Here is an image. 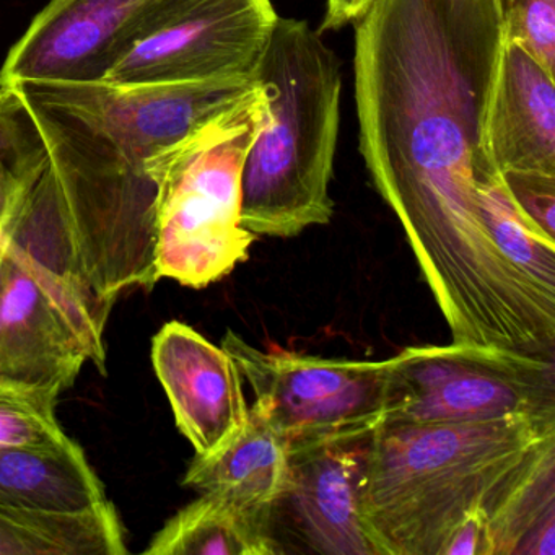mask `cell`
I'll list each match as a JSON object with an SVG mask.
<instances>
[{"label": "cell", "mask_w": 555, "mask_h": 555, "mask_svg": "<svg viewBox=\"0 0 555 555\" xmlns=\"http://www.w3.org/2000/svg\"><path fill=\"white\" fill-rule=\"evenodd\" d=\"M353 24L360 152L454 343L552 359L555 298L509 264L477 206L499 2L375 0Z\"/></svg>", "instance_id": "cell-1"}, {"label": "cell", "mask_w": 555, "mask_h": 555, "mask_svg": "<svg viewBox=\"0 0 555 555\" xmlns=\"http://www.w3.org/2000/svg\"><path fill=\"white\" fill-rule=\"evenodd\" d=\"M357 502L375 555H447L473 521L487 555H554L555 415L382 425Z\"/></svg>", "instance_id": "cell-2"}, {"label": "cell", "mask_w": 555, "mask_h": 555, "mask_svg": "<svg viewBox=\"0 0 555 555\" xmlns=\"http://www.w3.org/2000/svg\"><path fill=\"white\" fill-rule=\"evenodd\" d=\"M22 96L48 158L9 196L0 235L63 279L106 327L125 292L157 284L154 183L105 139Z\"/></svg>", "instance_id": "cell-3"}, {"label": "cell", "mask_w": 555, "mask_h": 555, "mask_svg": "<svg viewBox=\"0 0 555 555\" xmlns=\"http://www.w3.org/2000/svg\"><path fill=\"white\" fill-rule=\"evenodd\" d=\"M253 76L264 119L243 165L242 223L292 238L333 219L340 63L307 22L279 17Z\"/></svg>", "instance_id": "cell-4"}, {"label": "cell", "mask_w": 555, "mask_h": 555, "mask_svg": "<svg viewBox=\"0 0 555 555\" xmlns=\"http://www.w3.org/2000/svg\"><path fill=\"white\" fill-rule=\"evenodd\" d=\"M264 119L258 90L145 165L155 186V279L204 288L248 259L258 236L242 223V171Z\"/></svg>", "instance_id": "cell-5"}, {"label": "cell", "mask_w": 555, "mask_h": 555, "mask_svg": "<svg viewBox=\"0 0 555 555\" xmlns=\"http://www.w3.org/2000/svg\"><path fill=\"white\" fill-rule=\"evenodd\" d=\"M385 424L555 415V360L486 344L408 347L386 359Z\"/></svg>", "instance_id": "cell-6"}, {"label": "cell", "mask_w": 555, "mask_h": 555, "mask_svg": "<svg viewBox=\"0 0 555 555\" xmlns=\"http://www.w3.org/2000/svg\"><path fill=\"white\" fill-rule=\"evenodd\" d=\"M222 347L287 440L292 456L369 440L386 422L385 360L256 349L233 331Z\"/></svg>", "instance_id": "cell-7"}, {"label": "cell", "mask_w": 555, "mask_h": 555, "mask_svg": "<svg viewBox=\"0 0 555 555\" xmlns=\"http://www.w3.org/2000/svg\"><path fill=\"white\" fill-rule=\"evenodd\" d=\"M27 99L105 139L129 165H145L251 99L255 76L203 82H47L14 86Z\"/></svg>", "instance_id": "cell-8"}, {"label": "cell", "mask_w": 555, "mask_h": 555, "mask_svg": "<svg viewBox=\"0 0 555 555\" xmlns=\"http://www.w3.org/2000/svg\"><path fill=\"white\" fill-rule=\"evenodd\" d=\"M87 362L105 375V326L63 279L0 235V379L60 398Z\"/></svg>", "instance_id": "cell-9"}, {"label": "cell", "mask_w": 555, "mask_h": 555, "mask_svg": "<svg viewBox=\"0 0 555 555\" xmlns=\"http://www.w3.org/2000/svg\"><path fill=\"white\" fill-rule=\"evenodd\" d=\"M113 508L82 448H0V554H102Z\"/></svg>", "instance_id": "cell-10"}, {"label": "cell", "mask_w": 555, "mask_h": 555, "mask_svg": "<svg viewBox=\"0 0 555 555\" xmlns=\"http://www.w3.org/2000/svg\"><path fill=\"white\" fill-rule=\"evenodd\" d=\"M271 0H158L108 82H203L249 76L275 22Z\"/></svg>", "instance_id": "cell-11"}, {"label": "cell", "mask_w": 555, "mask_h": 555, "mask_svg": "<svg viewBox=\"0 0 555 555\" xmlns=\"http://www.w3.org/2000/svg\"><path fill=\"white\" fill-rule=\"evenodd\" d=\"M158 0H51L9 51L0 86L103 80Z\"/></svg>", "instance_id": "cell-12"}, {"label": "cell", "mask_w": 555, "mask_h": 555, "mask_svg": "<svg viewBox=\"0 0 555 555\" xmlns=\"http://www.w3.org/2000/svg\"><path fill=\"white\" fill-rule=\"evenodd\" d=\"M152 365L164 386L178 430L196 456L230 443L248 421L238 365L222 346L188 324L171 321L152 340Z\"/></svg>", "instance_id": "cell-13"}, {"label": "cell", "mask_w": 555, "mask_h": 555, "mask_svg": "<svg viewBox=\"0 0 555 555\" xmlns=\"http://www.w3.org/2000/svg\"><path fill=\"white\" fill-rule=\"evenodd\" d=\"M480 147L500 173L555 175L554 74L505 35L487 93Z\"/></svg>", "instance_id": "cell-14"}, {"label": "cell", "mask_w": 555, "mask_h": 555, "mask_svg": "<svg viewBox=\"0 0 555 555\" xmlns=\"http://www.w3.org/2000/svg\"><path fill=\"white\" fill-rule=\"evenodd\" d=\"M366 441V440H365ZM294 454L278 509H287L298 538L326 555H375L359 518L363 444Z\"/></svg>", "instance_id": "cell-15"}, {"label": "cell", "mask_w": 555, "mask_h": 555, "mask_svg": "<svg viewBox=\"0 0 555 555\" xmlns=\"http://www.w3.org/2000/svg\"><path fill=\"white\" fill-rule=\"evenodd\" d=\"M287 440L274 427L264 405H249L248 421L227 447L209 456H194L183 483L216 493L262 528L274 531L275 509L291 473Z\"/></svg>", "instance_id": "cell-16"}, {"label": "cell", "mask_w": 555, "mask_h": 555, "mask_svg": "<svg viewBox=\"0 0 555 555\" xmlns=\"http://www.w3.org/2000/svg\"><path fill=\"white\" fill-rule=\"evenodd\" d=\"M281 552L274 531L262 528L235 505L201 492L154 535L151 555H272Z\"/></svg>", "instance_id": "cell-17"}, {"label": "cell", "mask_w": 555, "mask_h": 555, "mask_svg": "<svg viewBox=\"0 0 555 555\" xmlns=\"http://www.w3.org/2000/svg\"><path fill=\"white\" fill-rule=\"evenodd\" d=\"M476 196L483 225L499 251L535 287L555 298V238L519 212L502 173L483 154L476 164Z\"/></svg>", "instance_id": "cell-18"}, {"label": "cell", "mask_w": 555, "mask_h": 555, "mask_svg": "<svg viewBox=\"0 0 555 555\" xmlns=\"http://www.w3.org/2000/svg\"><path fill=\"white\" fill-rule=\"evenodd\" d=\"M47 158L24 96L14 86H0V212L15 188Z\"/></svg>", "instance_id": "cell-19"}, {"label": "cell", "mask_w": 555, "mask_h": 555, "mask_svg": "<svg viewBox=\"0 0 555 555\" xmlns=\"http://www.w3.org/2000/svg\"><path fill=\"white\" fill-rule=\"evenodd\" d=\"M57 398L0 379V448H48L69 443L56 417Z\"/></svg>", "instance_id": "cell-20"}, {"label": "cell", "mask_w": 555, "mask_h": 555, "mask_svg": "<svg viewBox=\"0 0 555 555\" xmlns=\"http://www.w3.org/2000/svg\"><path fill=\"white\" fill-rule=\"evenodd\" d=\"M505 37L521 44L548 73L555 67V0H496Z\"/></svg>", "instance_id": "cell-21"}, {"label": "cell", "mask_w": 555, "mask_h": 555, "mask_svg": "<svg viewBox=\"0 0 555 555\" xmlns=\"http://www.w3.org/2000/svg\"><path fill=\"white\" fill-rule=\"evenodd\" d=\"M502 178L519 212L555 238V175L503 171Z\"/></svg>", "instance_id": "cell-22"}, {"label": "cell", "mask_w": 555, "mask_h": 555, "mask_svg": "<svg viewBox=\"0 0 555 555\" xmlns=\"http://www.w3.org/2000/svg\"><path fill=\"white\" fill-rule=\"evenodd\" d=\"M326 15L321 24L320 34L324 31L339 30L350 22H357L375 0H326Z\"/></svg>", "instance_id": "cell-23"}]
</instances>
